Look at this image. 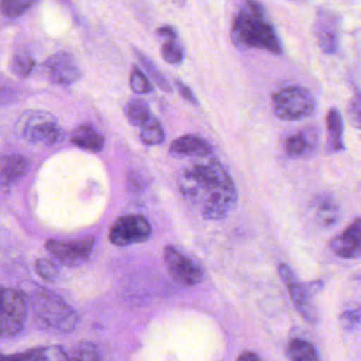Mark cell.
Here are the masks:
<instances>
[{"label":"cell","instance_id":"cell-1","mask_svg":"<svg viewBox=\"0 0 361 361\" xmlns=\"http://www.w3.org/2000/svg\"><path fill=\"white\" fill-rule=\"evenodd\" d=\"M180 190L190 201L201 204L202 216L207 221L223 220L237 205L235 183L216 159L185 171Z\"/></svg>","mask_w":361,"mask_h":361},{"label":"cell","instance_id":"cell-2","mask_svg":"<svg viewBox=\"0 0 361 361\" xmlns=\"http://www.w3.org/2000/svg\"><path fill=\"white\" fill-rule=\"evenodd\" d=\"M231 39L240 49H260L276 55L283 52L281 40L259 0H242L233 20Z\"/></svg>","mask_w":361,"mask_h":361},{"label":"cell","instance_id":"cell-3","mask_svg":"<svg viewBox=\"0 0 361 361\" xmlns=\"http://www.w3.org/2000/svg\"><path fill=\"white\" fill-rule=\"evenodd\" d=\"M31 305L38 322L55 332H73L80 322L75 310L59 295L44 288L32 295Z\"/></svg>","mask_w":361,"mask_h":361},{"label":"cell","instance_id":"cell-4","mask_svg":"<svg viewBox=\"0 0 361 361\" xmlns=\"http://www.w3.org/2000/svg\"><path fill=\"white\" fill-rule=\"evenodd\" d=\"M273 110L280 120H305L316 111V101L307 89L300 86H290L273 95Z\"/></svg>","mask_w":361,"mask_h":361},{"label":"cell","instance_id":"cell-5","mask_svg":"<svg viewBox=\"0 0 361 361\" xmlns=\"http://www.w3.org/2000/svg\"><path fill=\"white\" fill-rule=\"evenodd\" d=\"M23 139L31 144L51 146L63 140V131L56 118L46 111L25 112L18 123Z\"/></svg>","mask_w":361,"mask_h":361},{"label":"cell","instance_id":"cell-6","mask_svg":"<svg viewBox=\"0 0 361 361\" xmlns=\"http://www.w3.org/2000/svg\"><path fill=\"white\" fill-rule=\"evenodd\" d=\"M278 273L288 288L290 299L301 317L309 324H317L319 317H318L317 309L314 303V296L322 288V282H313L310 284L301 283L297 276L295 275L294 271L284 263H280L278 267Z\"/></svg>","mask_w":361,"mask_h":361},{"label":"cell","instance_id":"cell-7","mask_svg":"<svg viewBox=\"0 0 361 361\" xmlns=\"http://www.w3.org/2000/svg\"><path fill=\"white\" fill-rule=\"evenodd\" d=\"M25 320L27 307L21 293L0 286V338L18 334Z\"/></svg>","mask_w":361,"mask_h":361},{"label":"cell","instance_id":"cell-8","mask_svg":"<svg viewBox=\"0 0 361 361\" xmlns=\"http://www.w3.org/2000/svg\"><path fill=\"white\" fill-rule=\"evenodd\" d=\"M152 235V226L144 216L137 214L116 219L110 228V242L114 245L125 247L133 244L143 243Z\"/></svg>","mask_w":361,"mask_h":361},{"label":"cell","instance_id":"cell-9","mask_svg":"<svg viewBox=\"0 0 361 361\" xmlns=\"http://www.w3.org/2000/svg\"><path fill=\"white\" fill-rule=\"evenodd\" d=\"M164 260L169 275L180 286H195L203 280L201 269L173 246L165 247Z\"/></svg>","mask_w":361,"mask_h":361},{"label":"cell","instance_id":"cell-10","mask_svg":"<svg viewBox=\"0 0 361 361\" xmlns=\"http://www.w3.org/2000/svg\"><path fill=\"white\" fill-rule=\"evenodd\" d=\"M94 239L86 238L80 241L63 242L59 240H48L46 248L51 255L63 264L78 267L88 260L92 252Z\"/></svg>","mask_w":361,"mask_h":361},{"label":"cell","instance_id":"cell-11","mask_svg":"<svg viewBox=\"0 0 361 361\" xmlns=\"http://www.w3.org/2000/svg\"><path fill=\"white\" fill-rule=\"evenodd\" d=\"M338 16L332 11L319 8L316 13L314 33L322 52L328 55L335 54L339 49Z\"/></svg>","mask_w":361,"mask_h":361},{"label":"cell","instance_id":"cell-12","mask_svg":"<svg viewBox=\"0 0 361 361\" xmlns=\"http://www.w3.org/2000/svg\"><path fill=\"white\" fill-rule=\"evenodd\" d=\"M44 66L51 82L54 84L72 85L82 76L78 61L70 53H55L47 59Z\"/></svg>","mask_w":361,"mask_h":361},{"label":"cell","instance_id":"cell-13","mask_svg":"<svg viewBox=\"0 0 361 361\" xmlns=\"http://www.w3.org/2000/svg\"><path fill=\"white\" fill-rule=\"evenodd\" d=\"M171 154L175 157H207L212 154V146L197 135H186L171 143Z\"/></svg>","mask_w":361,"mask_h":361},{"label":"cell","instance_id":"cell-14","mask_svg":"<svg viewBox=\"0 0 361 361\" xmlns=\"http://www.w3.org/2000/svg\"><path fill=\"white\" fill-rule=\"evenodd\" d=\"M159 35L165 38L161 48L163 59L171 65H180L184 61L185 50L179 34L171 25H163L158 29Z\"/></svg>","mask_w":361,"mask_h":361},{"label":"cell","instance_id":"cell-15","mask_svg":"<svg viewBox=\"0 0 361 361\" xmlns=\"http://www.w3.org/2000/svg\"><path fill=\"white\" fill-rule=\"evenodd\" d=\"M318 145L317 131L313 129L301 131L286 141V152L290 158L299 159L309 156Z\"/></svg>","mask_w":361,"mask_h":361},{"label":"cell","instance_id":"cell-16","mask_svg":"<svg viewBox=\"0 0 361 361\" xmlns=\"http://www.w3.org/2000/svg\"><path fill=\"white\" fill-rule=\"evenodd\" d=\"M29 161L20 154H12L0 159V184L11 185L27 173Z\"/></svg>","mask_w":361,"mask_h":361},{"label":"cell","instance_id":"cell-17","mask_svg":"<svg viewBox=\"0 0 361 361\" xmlns=\"http://www.w3.org/2000/svg\"><path fill=\"white\" fill-rule=\"evenodd\" d=\"M71 142L80 149L90 152H99L104 148L103 135L90 125H80L72 133Z\"/></svg>","mask_w":361,"mask_h":361},{"label":"cell","instance_id":"cell-18","mask_svg":"<svg viewBox=\"0 0 361 361\" xmlns=\"http://www.w3.org/2000/svg\"><path fill=\"white\" fill-rule=\"evenodd\" d=\"M326 126L329 133V147L332 152H339L345 150V145L343 141L345 133V123L341 111L337 108H332L329 111L326 118Z\"/></svg>","mask_w":361,"mask_h":361},{"label":"cell","instance_id":"cell-19","mask_svg":"<svg viewBox=\"0 0 361 361\" xmlns=\"http://www.w3.org/2000/svg\"><path fill=\"white\" fill-rule=\"evenodd\" d=\"M341 210L333 197L326 195L318 199L316 204V220L320 226L328 228L334 226L339 221Z\"/></svg>","mask_w":361,"mask_h":361},{"label":"cell","instance_id":"cell-20","mask_svg":"<svg viewBox=\"0 0 361 361\" xmlns=\"http://www.w3.org/2000/svg\"><path fill=\"white\" fill-rule=\"evenodd\" d=\"M125 116L133 126H142L152 118L149 106L139 97L131 99L125 107Z\"/></svg>","mask_w":361,"mask_h":361},{"label":"cell","instance_id":"cell-21","mask_svg":"<svg viewBox=\"0 0 361 361\" xmlns=\"http://www.w3.org/2000/svg\"><path fill=\"white\" fill-rule=\"evenodd\" d=\"M135 54L139 63H141L142 67L145 70L146 73L156 82L157 86H158L161 90L164 91V92H173V87L171 86L169 80L163 75L161 70L157 67L156 63H154L149 57L146 56L139 49H135Z\"/></svg>","mask_w":361,"mask_h":361},{"label":"cell","instance_id":"cell-22","mask_svg":"<svg viewBox=\"0 0 361 361\" xmlns=\"http://www.w3.org/2000/svg\"><path fill=\"white\" fill-rule=\"evenodd\" d=\"M288 351L292 361H319L317 350L305 339H292L288 343Z\"/></svg>","mask_w":361,"mask_h":361},{"label":"cell","instance_id":"cell-23","mask_svg":"<svg viewBox=\"0 0 361 361\" xmlns=\"http://www.w3.org/2000/svg\"><path fill=\"white\" fill-rule=\"evenodd\" d=\"M330 247L341 258L355 259L361 257V244L345 239L341 235H337L331 241Z\"/></svg>","mask_w":361,"mask_h":361},{"label":"cell","instance_id":"cell-24","mask_svg":"<svg viewBox=\"0 0 361 361\" xmlns=\"http://www.w3.org/2000/svg\"><path fill=\"white\" fill-rule=\"evenodd\" d=\"M140 135H141L142 142L145 145H159L165 140L162 125L154 116L142 125Z\"/></svg>","mask_w":361,"mask_h":361},{"label":"cell","instance_id":"cell-25","mask_svg":"<svg viewBox=\"0 0 361 361\" xmlns=\"http://www.w3.org/2000/svg\"><path fill=\"white\" fill-rule=\"evenodd\" d=\"M69 361H101L99 348L91 341H80L72 350Z\"/></svg>","mask_w":361,"mask_h":361},{"label":"cell","instance_id":"cell-26","mask_svg":"<svg viewBox=\"0 0 361 361\" xmlns=\"http://www.w3.org/2000/svg\"><path fill=\"white\" fill-rule=\"evenodd\" d=\"M34 65L35 61L32 59L31 55L25 52L16 53L11 61L12 71L20 78H27L33 70Z\"/></svg>","mask_w":361,"mask_h":361},{"label":"cell","instance_id":"cell-27","mask_svg":"<svg viewBox=\"0 0 361 361\" xmlns=\"http://www.w3.org/2000/svg\"><path fill=\"white\" fill-rule=\"evenodd\" d=\"M129 82H130L133 92L137 93V94H147L154 91L152 82L137 66H133Z\"/></svg>","mask_w":361,"mask_h":361},{"label":"cell","instance_id":"cell-28","mask_svg":"<svg viewBox=\"0 0 361 361\" xmlns=\"http://www.w3.org/2000/svg\"><path fill=\"white\" fill-rule=\"evenodd\" d=\"M35 0H1L0 10L6 16H20L29 10Z\"/></svg>","mask_w":361,"mask_h":361},{"label":"cell","instance_id":"cell-29","mask_svg":"<svg viewBox=\"0 0 361 361\" xmlns=\"http://www.w3.org/2000/svg\"><path fill=\"white\" fill-rule=\"evenodd\" d=\"M341 328L347 332H354L361 328V310L354 309L343 312L339 317Z\"/></svg>","mask_w":361,"mask_h":361},{"label":"cell","instance_id":"cell-30","mask_svg":"<svg viewBox=\"0 0 361 361\" xmlns=\"http://www.w3.org/2000/svg\"><path fill=\"white\" fill-rule=\"evenodd\" d=\"M348 118L354 128L361 130V94L360 91L352 97L348 105Z\"/></svg>","mask_w":361,"mask_h":361},{"label":"cell","instance_id":"cell-31","mask_svg":"<svg viewBox=\"0 0 361 361\" xmlns=\"http://www.w3.org/2000/svg\"><path fill=\"white\" fill-rule=\"evenodd\" d=\"M38 361H69V356L61 345L42 348Z\"/></svg>","mask_w":361,"mask_h":361},{"label":"cell","instance_id":"cell-32","mask_svg":"<svg viewBox=\"0 0 361 361\" xmlns=\"http://www.w3.org/2000/svg\"><path fill=\"white\" fill-rule=\"evenodd\" d=\"M36 271L39 274L40 277L46 281L53 282L59 275V271H57L56 267L50 261L47 259H39L36 262Z\"/></svg>","mask_w":361,"mask_h":361},{"label":"cell","instance_id":"cell-33","mask_svg":"<svg viewBox=\"0 0 361 361\" xmlns=\"http://www.w3.org/2000/svg\"><path fill=\"white\" fill-rule=\"evenodd\" d=\"M42 348L27 350V351L19 352V353L4 355L0 353V361H38Z\"/></svg>","mask_w":361,"mask_h":361},{"label":"cell","instance_id":"cell-34","mask_svg":"<svg viewBox=\"0 0 361 361\" xmlns=\"http://www.w3.org/2000/svg\"><path fill=\"white\" fill-rule=\"evenodd\" d=\"M341 235L347 238L348 240L361 244V218L356 219L354 222H352Z\"/></svg>","mask_w":361,"mask_h":361},{"label":"cell","instance_id":"cell-35","mask_svg":"<svg viewBox=\"0 0 361 361\" xmlns=\"http://www.w3.org/2000/svg\"><path fill=\"white\" fill-rule=\"evenodd\" d=\"M175 85L176 88L179 91L180 97H182L185 101L193 104L195 106L199 105V101H197V97H195V95L193 94L192 91H191V89L189 88L187 85H185L184 82H180V80H176Z\"/></svg>","mask_w":361,"mask_h":361},{"label":"cell","instance_id":"cell-36","mask_svg":"<svg viewBox=\"0 0 361 361\" xmlns=\"http://www.w3.org/2000/svg\"><path fill=\"white\" fill-rule=\"evenodd\" d=\"M237 361H262L260 356L255 352L245 351L240 354Z\"/></svg>","mask_w":361,"mask_h":361},{"label":"cell","instance_id":"cell-37","mask_svg":"<svg viewBox=\"0 0 361 361\" xmlns=\"http://www.w3.org/2000/svg\"><path fill=\"white\" fill-rule=\"evenodd\" d=\"M173 2H175L177 6H183L185 4V2L187 1V0H173Z\"/></svg>","mask_w":361,"mask_h":361}]
</instances>
